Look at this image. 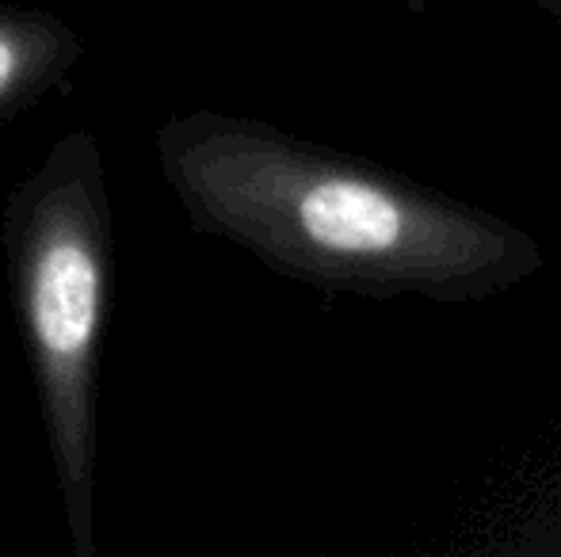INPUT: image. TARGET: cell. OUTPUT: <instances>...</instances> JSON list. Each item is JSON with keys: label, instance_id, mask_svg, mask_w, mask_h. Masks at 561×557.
Returning a JSON list of instances; mask_svg holds the SVG:
<instances>
[{"label": "cell", "instance_id": "obj_1", "mask_svg": "<svg viewBox=\"0 0 561 557\" xmlns=\"http://www.w3.org/2000/svg\"><path fill=\"white\" fill-rule=\"evenodd\" d=\"M164 156L203 222L306 279L462 298L535 268L512 225L260 127L192 119L172 127Z\"/></svg>", "mask_w": 561, "mask_h": 557}, {"label": "cell", "instance_id": "obj_2", "mask_svg": "<svg viewBox=\"0 0 561 557\" xmlns=\"http://www.w3.org/2000/svg\"><path fill=\"white\" fill-rule=\"evenodd\" d=\"M107 294L100 187L84 172L35 202L20 245V305L77 554H92V386Z\"/></svg>", "mask_w": 561, "mask_h": 557}, {"label": "cell", "instance_id": "obj_3", "mask_svg": "<svg viewBox=\"0 0 561 557\" xmlns=\"http://www.w3.org/2000/svg\"><path fill=\"white\" fill-rule=\"evenodd\" d=\"M73 54V35L38 15H0V112L38 92Z\"/></svg>", "mask_w": 561, "mask_h": 557}, {"label": "cell", "instance_id": "obj_4", "mask_svg": "<svg viewBox=\"0 0 561 557\" xmlns=\"http://www.w3.org/2000/svg\"><path fill=\"white\" fill-rule=\"evenodd\" d=\"M547 4L554 8V12H561V0H547Z\"/></svg>", "mask_w": 561, "mask_h": 557}]
</instances>
